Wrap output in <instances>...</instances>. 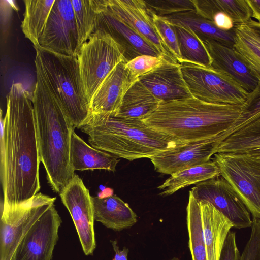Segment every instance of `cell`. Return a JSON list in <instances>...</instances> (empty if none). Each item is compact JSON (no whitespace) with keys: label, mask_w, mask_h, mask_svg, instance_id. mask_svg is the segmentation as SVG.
Listing matches in <instances>:
<instances>
[{"label":"cell","mask_w":260,"mask_h":260,"mask_svg":"<svg viewBox=\"0 0 260 260\" xmlns=\"http://www.w3.org/2000/svg\"><path fill=\"white\" fill-rule=\"evenodd\" d=\"M1 135V210L31 200L40 189L39 153L32 93L20 83L6 95Z\"/></svg>","instance_id":"obj_1"},{"label":"cell","mask_w":260,"mask_h":260,"mask_svg":"<svg viewBox=\"0 0 260 260\" xmlns=\"http://www.w3.org/2000/svg\"><path fill=\"white\" fill-rule=\"evenodd\" d=\"M243 104L210 103L194 97L161 103L144 123L181 143L216 138L240 116Z\"/></svg>","instance_id":"obj_2"},{"label":"cell","mask_w":260,"mask_h":260,"mask_svg":"<svg viewBox=\"0 0 260 260\" xmlns=\"http://www.w3.org/2000/svg\"><path fill=\"white\" fill-rule=\"evenodd\" d=\"M36 75L32 104L40 159L45 169L48 183L59 194L75 175L70 159L75 127L41 77Z\"/></svg>","instance_id":"obj_3"},{"label":"cell","mask_w":260,"mask_h":260,"mask_svg":"<svg viewBox=\"0 0 260 260\" xmlns=\"http://www.w3.org/2000/svg\"><path fill=\"white\" fill-rule=\"evenodd\" d=\"M80 129L96 149L118 158L134 160L149 158L180 145L143 121L91 114Z\"/></svg>","instance_id":"obj_4"},{"label":"cell","mask_w":260,"mask_h":260,"mask_svg":"<svg viewBox=\"0 0 260 260\" xmlns=\"http://www.w3.org/2000/svg\"><path fill=\"white\" fill-rule=\"evenodd\" d=\"M36 72L75 128L86 122L90 105L80 77L76 56L59 55L35 48Z\"/></svg>","instance_id":"obj_5"},{"label":"cell","mask_w":260,"mask_h":260,"mask_svg":"<svg viewBox=\"0 0 260 260\" xmlns=\"http://www.w3.org/2000/svg\"><path fill=\"white\" fill-rule=\"evenodd\" d=\"M80 77L89 102L107 75L122 61L124 51L108 34L96 30L84 43L77 55Z\"/></svg>","instance_id":"obj_6"},{"label":"cell","mask_w":260,"mask_h":260,"mask_svg":"<svg viewBox=\"0 0 260 260\" xmlns=\"http://www.w3.org/2000/svg\"><path fill=\"white\" fill-rule=\"evenodd\" d=\"M180 65L193 97L213 104L240 105L245 102L249 92L228 75L190 62H183Z\"/></svg>","instance_id":"obj_7"},{"label":"cell","mask_w":260,"mask_h":260,"mask_svg":"<svg viewBox=\"0 0 260 260\" xmlns=\"http://www.w3.org/2000/svg\"><path fill=\"white\" fill-rule=\"evenodd\" d=\"M212 160L253 217L260 219V158L246 153L219 152Z\"/></svg>","instance_id":"obj_8"},{"label":"cell","mask_w":260,"mask_h":260,"mask_svg":"<svg viewBox=\"0 0 260 260\" xmlns=\"http://www.w3.org/2000/svg\"><path fill=\"white\" fill-rule=\"evenodd\" d=\"M55 200L38 193L26 203L1 210L0 260H11L22 238Z\"/></svg>","instance_id":"obj_9"},{"label":"cell","mask_w":260,"mask_h":260,"mask_svg":"<svg viewBox=\"0 0 260 260\" xmlns=\"http://www.w3.org/2000/svg\"><path fill=\"white\" fill-rule=\"evenodd\" d=\"M78 34L71 0H55L39 39V47L67 56L79 50Z\"/></svg>","instance_id":"obj_10"},{"label":"cell","mask_w":260,"mask_h":260,"mask_svg":"<svg viewBox=\"0 0 260 260\" xmlns=\"http://www.w3.org/2000/svg\"><path fill=\"white\" fill-rule=\"evenodd\" d=\"M61 223L53 203L22 238L11 260H51Z\"/></svg>","instance_id":"obj_11"},{"label":"cell","mask_w":260,"mask_h":260,"mask_svg":"<svg viewBox=\"0 0 260 260\" xmlns=\"http://www.w3.org/2000/svg\"><path fill=\"white\" fill-rule=\"evenodd\" d=\"M59 196L71 216L83 252L87 256L92 255L96 248L95 220L89 190L79 176L75 174Z\"/></svg>","instance_id":"obj_12"},{"label":"cell","mask_w":260,"mask_h":260,"mask_svg":"<svg viewBox=\"0 0 260 260\" xmlns=\"http://www.w3.org/2000/svg\"><path fill=\"white\" fill-rule=\"evenodd\" d=\"M190 191L197 200L213 205L232 222L234 228L251 227L249 211L234 188L220 175L196 184Z\"/></svg>","instance_id":"obj_13"},{"label":"cell","mask_w":260,"mask_h":260,"mask_svg":"<svg viewBox=\"0 0 260 260\" xmlns=\"http://www.w3.org/2000/svg\"><path fill=\"white\" fill-rule=\"evenodd\" d=\"M215 138L181 144L150 159L157 172L171 175L210 161L216 153Z\"/></svg>","instance_id":"obj_14"},{"label":"cell","mask_w":260,"mask_h":260,"mask_svg":"<svg viewBox=\"0 0 260 260\" xmlns=\"http://www.w3.org/2000/svg\"><path fill=\"white\" fill-rule=\"evenodd\" d=\"M98 30L109 34L120 45L127 62L142 55L165 58L151 43L115 15L107 4L97 15L94 31Z\"/></svg>","instance_id":"obj_15"},{"label":"cell","mask_w":260,"mask_h":260,"mask_svg":"<svg viewBox=\"0 0 260 260\" xmlns=\"http://www.w3.org/2000/svg\"><path fill=\"white\" fill-rule=\"evenodd\" d=\"M118 64L101 84L90 102V114L115 116L123 97L135 79L126 66Z\"/></svg>","instance_id":"obj_16"},{"label":"cell","mask_w":260,"mask_h":260,"mask_svg":"<svg viewBox=\"0 0 260 260\" xmlns=\"http://www.w3.org/2000/svg\"><path fill=\"white\" fill-rule=\"evenodd\" d=\"M107 7L118 18L151 43L168 60L178 63L157 34L151 13L145 1L107 0Z\"/></svg>","instance_id":"obj_17"},{"label":"cell","mask_w":260,"mask_h":260,"mask_svg":"<svg viewBox=\"0 0 260 260\" xmlns=\"http://www.w3.org/2000/svg\"><path fill=\"white\" fill-rule=\"evenodd\" d=\"M138 80L161 103L193 97L177 62L165 59Z\"/></svg>","instance_id":"obj_18"},{"label":"cell","mask_w":260,"mask_h":260,"mask_svg":"<svg viewBox=\"0 0 260 260\" xmlns=\"http://www.w3.org/2000/svg\"><path fill=\"white\" fill-rule=\"evenodd\" d=\"M200 39L210 56V68L230 77L249 93L255 89L258 80L233 47L213 40Z\"/></svg>","instance_id":"obj_19"},{"label":"cell","mask_w":260,"mask_h":260,"mask_svg":"<svg viewBox=\"0 0 260 260\" xmlns=\"http://www.w3.org/2000/svg\"><path fill=\"white\" fill-rule=\"evenodd\" d=\"M208 260H220L232 222L211 203L199 201Z\"/></svg>","instance_id":"obj_20"},{"label":"cell","mask_w":260,"mask_h":260,"mask_svg":"<svg viewBox=\"0 0 260 260\" xmlns=\"http://www.w3.org/2000/svg\"><path fill=\"white\" fill-rule=\"evenodd\" d=\"M94 220L108 229L120 231L135 225L138 221L137 214L116 195L104 198L92 197Z\"/></svg>","instance_id":"obj_21"},{"label":"cell","mask_w":260,"mask_h":260,"mask_svg":"<svg viewBox=\"0 0 260 260\" xmlns=\"http://www.w3.org/2000/svg\"><path fill=\"white\" fill-rule=\"evenodd\" d=\"M70 164L75 171L105 170L115 172L118 157L87 144L73 132L70 143Z\"/></svg>","instance_id":"obj_22"},{"label":"cell","mask_w":260,"mask_h":260,"mask_svg":"<svg viewBox=\"0 0 260 260\" xmlns=\"http://www.w3.org/2000/svg\"><path fill=\"white\" fill-rule=\"evenodd\" d=\"M161 103L138 80L126 92L115 116L143 121Z\"/></svg>","instance_id":"obj_23"},{"label":"cell","mask_w":260,"mask_h":260,"mask_svg":"<svg viewBox=\"0 0 260 260\" xmlns=\"http://www.w3.org/2000/svg\"><path fill=\"white\" fill-rule=\"evenodd\" d=\"M170 23L190 28L200 38H206L233 47L235 35L233 29L225 31L218 28L214 23L199 15L195 11H190L164 16Z\"/></svg>","instance_id":"obj_24"},{"label":"cell","mask_w":260,"mask_h":260,"mask_svg":"<svg viewBox=\"0 0 260 260\" xmlns=\"http://www.w3.org/2000/svg\"><path fill=\"white\" fill-rule=\"evenodd\" d=\"M55 0H25L21 27L25 37L39 48V41L46 25Z\"/></svg>","instance_id":"obj_25"},{"label":"cell","mask_w":260,"mask_h":260,"mask_svg":"<svg viewBox=\"0 0 260 260\" xmlns=\"http://www.w3.org/2000/svg\"><path fill=\"white\" fill-rule=\"evenodd\" d=\"M219 169L213 160L182 170L171 175L157 188L161 196H169L192 184L213 178L220 175Z\"/></svg>","instance_id":"obj_26"},{"label":"cell","mask_w":260,"mask_h":260,"mask_svg":"<svg viewBox=\"0 0 260 260\" xmlns=\"http://www.w3.org/2000/svg\"><path fill=\"white\" fill-rule=\"evenodd\" d=\"M196 12L211 21L218 13L225 14L236 24L244 23L251 19V10L247 0H193Z\"/></svg>","instance_id":"obj_27"},{"label":"cell","mask_w":260,"mask_h":260,"mask_svg":"<svg viewBox=\"0 0 260 260\" xmlns=\"http://www.w3.org/2000/svg\"><path fill=\"white\" fill-rule=\"evenodd\" d=\"M172 25L176 35L182 62H190L210 68V56L199 36L189 28Z\"/></svg>","instance_id":"obj_28"},{"label":"cell","mask_w":260,"mask_h":260,"mask_svg":"<svg viewBox=\"0 0 260 260\" xmlns=\"http://www.w3.org/2000/svg\"><path fill=\"white\" fill-rule=\"evenodd\" d=\"M233 48L260 82V42L244 23L235 25Z\"/></svg>","instance_id":"obj_29"},{"label":"cell","mask_w":260,"mask_h":260,"mask_svg":"<svg viewBox=\"0 0 260 260\" xmlns=\"http://www.w3.org/2000/svg\"><path fill=\"white\" fill-rule=\"evenodd\" d=\"M260 147V116L218 142L216 153H244Z\"/></svg>","instance_id":"obj_30"},{"label":"cell","mask_w":260,"mask_h":260,"mask_svg":"<svg viewBox=\"0 0 260 260\" xmlns=\"http://www.w3.org/2000/svg\"><path fill=\"white\" fill-rule=\"evenodd\" d=\"M78 34L79 48L95 30L99 12L104 9L107 0H71Z\"/></svg>","instance_id":"obj_31"},{"label":"cell","mask_w":260,"mask_h":260,"mask_svg":"<svg viewBox=\"0 0 260 260\" xmlns=\"http://www.w3.org/2000/svg\"><path fill=\"white\" fill-rule=\"evenodd\" d=\"M186 223L192 260H208L199 202L190 191L186 207Z\"/></svg>","instance_id":"obj_32"},{"label":"cell","mask_w":260,"mask_h":260,"mask_svg":"<svg viewBox=\"0 0 260 260\" xmlns=\"http://www.w3.org/2000/svg\"><path fill=\"white\" fill-rule=\"evenodd\" d=\"M260 116V82L255 89L248 93L245 102L243 104V109L239 118L226 131L216 137L220 142L230 135Z\"/></svg>","instance_id":"obj_33"},{"label":"cell","mask_w":260,"mask_h":260,"mask_svg":"<svg viewBox=\"0 0 260 260\" xmlns=\"http://www.w3.org/2000/svg\"><path fill=\"white\" fill-rule=\"evenodd\" d=\"M151 13L157 34L174 58L178 63L181 64L182 59L173 25L164 17L159 16L151 12Z\"/></svg>","instance_id":"obj_34"},{"label":"cell","mask_w":260,"mask_h":260,"mask_svg":"<svg viewBox=\"0 0 260 260\" xmlns=\"http://www.w3.org/2000/svg\"><path fill=\"white\" fill-rule=\"evenodd\" d=\"M145 2L151 12L161 17L196 10L193 0H149Z\"/></svg>","instance_id":"obj_35"},{"label":"cell","mask_w":260,"mask_h":260,"mask_svg":"<svg viewBox=\"0 0 260 260\" xmlns=\"http://www.w3.org/2000/svg\"><path fill=\"white\" fill-rule=\"evenodd\" d=\"M165 59H166L164 57H157L142 55L127 61L126 66L132 76L135 79H138L140 77L154 69Z\"/></svg>","instance_id":"obj_36"},{"label":"cell","mask_w":260,"mask_h":260,"mask_svg":"<svg viewBox=\"0 0 260 260\" xmlns=\"http://www.w3.org/2000/svg\"><path fill=\"white\" fill-rule=\"evenodd\" d=\"M240 255L236 243V234L230 231L223 247L220 260H239Z\"/></svg>","instance_id":"obj_37"},{"label":"cell","mask_w":260,"mask_h":260,"mask_svg":"<svg viewBox=\"0 0 260 260\" xmlns=\"http://www.w3.org/2000/svg\"><path fill=\"white\" fill-rule=\"evenodd\" d=\"M214 24L222 30L229 31L234 28L235 24L231 18L225 14L218 13L214 14L211 19Z\"/></svg>","instance_id":"obj_38"},{"label":"cell","mask_w":260,"mask_h":260,"mask_svg":"<svg viewBox=\"0 0 260 260\" xmlns=\"http://www.w3.org/2000/svg\"><path fill=\"white\" fill-rule=\"evenodd\" d=\"M110 242L115 253L112 260H128V249L126 247H124L122 250H120L116 240H110Z\"/></svg>","instance_id":"obj_39"},{"label":"cell","mask_w":260,"mask_h":260,"mask_svg":"<svg viewBox=\"0 0 260 260\" xmlns=\"http://www.w3.org/2000/svg\"><path fill=\"white\" fill-rule=\"evenodd\" d=\"M251 10L252 16L260 23V0H247Z\"/></svg>","instance_id":"obj_40"},{"label":"cell","mask_w":260,"mask_h":260,"mask_svg":"<svg viewBox=\"0 0 260 260\" xmlns=\"http://www.w3.org/2000/svg\"><path fill=\"white\" fill-rule=\"evenodd\" d=\"M245 23L247 25L254 36L260 42V23L251 19L245 22Z\"/></svg>","instance_id":"obj_41"},{"label":"cell","mask_w":260,"mask_h":260,"mask_svg":"<svg viewBox=\"0 0 260 260\" xmlns=\"http://www.w3.org/2000/svg\"><path fill=\"white\" fill-rule=\"evenodd\" d=\"M244 153H247L253 157L260 158V147L248 150Z\"/></svg>","instance_id":"obj_42"},{"label":"cell","mask_w":260,"mask_h":260,"mask_svg":"<svg viewBox=\"0 0 260 260\" xmlns=\"http://www.w3.org/2000/svg\"><path fill=\"white\" fill-rule=\"evenodd\" d=\"M169 260H180L179 258L176 257H174L172 258L169 259Z\"/></svg>","instance_id":"obj_43"}]
</instances>
